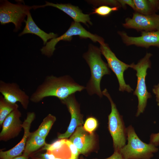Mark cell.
Masks as SVG:
<instances>
[{"label":"cell","instance_id":"26","mask_svg":"<svg viewBox=\"0 0 159 159\" xmlns=\"http://www.w3.org/2000/svg\"><path fill=\"white\" fill-rule=\"evenodd\" d=\"M118 1L121 6L125 8L126 5H127L135 11V6L133 0H118Z\"/></svg>","mask_w":159,"mask_h":159},{"label":"cell","instance_id":"24","mask_svg":"<svg viewBox=\"0 0 159 159\" xmlns=\"http://www.w3.org/2000/svg\"><path fill=\"white\" fill-rule=\"evenodd\" d=\"M67 140L61 139L54 142L52 144H49L46 143L43 149L47 150L53 151L56 150H59L62 146L66 144Z\"/></svg>","mask_w":159,"mask_h":159},{"label":"cell","instance_id":"8","mask_svg":"<svg viewBox=\"0 0 159 159\" xmlns=\"http://www.w3.org/2000/svg\"><path fill=\"white\" fill-rule=\"evenodd\" d=\"M99 48L101 54L107 61L109 67L114 72L117 78L119 85V90L131 92L133 90L130 85L126 83L123 76L124 72L130 67V64H127L118 59L107 44L104 43L100 44Z\"/></svg>","mask_w":159,"mask_h":159},{"label":"cell","instance_id":"4","mask_svg":"<svg viewBox=\"0 0 159 159\" xmlns=\"http://www.w3.org/2000/svg\"><path fill=\"white\" fill-rule=\"evenodd\" d=\"M152 54L147 53L145 57L140 59L136 64L132 63L130 64V67L136 71V76L137 82L133 95L137 96L138 100V109L136 114L138 116L145 110L148 100L151 97V95L147 90L145 83V78L148 69L151 68V62L150 59Z\"/></svg>","mask_w":159,"mask_h":159},{"label":"cell","instance_id":"11","mask_svg":"<svg viewBox=\"0 0 159 159\" xmlns=\"http://www.w3.org/2000/svg\"><path fill=\"white\" fill-rule=\"evenodd\" d=\"M118 33L126 45H134L146 48L151 46L159 48V30L142 32L140 36L136 37L129 36L123 31H119Z\"/></svg>","mask_w":159,"mask_h":159},{"label":"cell","instance_id":"1","mask_svg":"<svg viewBox=\"0 0 159 159\" xmlns=\"http://www.w3.org/2000/svg\"><path fill=\"white\" fill-rule=\"evenodd\" d=\"M85 89V86L76 82L69 75L59 77L53 75L48 76L32 93L30 100L37 102L46 97L51 96L62 100Z\"/></svg>","mask_w":159,"mask_h":159},{"label":"cell","instance_id":"15","mask_svg":"<svg viewBox=\"0 0 159 159\" xmlns=\"http://www.w3.org/2000/svg\"><path fill=\"white\" fill-rule=\"evenodd\" d=\"M21 114L18 109L12 111L5 119L0 133V139L7 140L16 136L22 127L20 120Z\"/></svg>","mask_w":159,"mask_h":159},{"label":"cell","instance_id":"21","mask_svg":"<svg viewBox=\"0 0 159 159\" xmlns=\"http://www.w3.org/2000/svg\"><path fill=\"white\" fill-rule=\"evenodd\" d=\"M56 118L51 114H48L43 120L38 129L34 132L44 139L47 135Z\"/></svg>","mask_w":159,"mask_h":159},{"label":"cell","instance_id":"14","mask_svg":"<svg viewBox=\"0 0 159 159\" xmlns=\"http://www.w3.org/2000/svg\"><path fill=\"white\" fill-rule=\"evenodd\" d=\"M35 117L34 112L27 113L26 118L22 123L21 126L23 128L24 134L21 141L15 147L7 151L0 152V158L1 159H11L21 155L24 150L26 144L30 134V129L31 125Z\"/></svg>","mask_w":159,"mask_h":159},{"label":"cell","instance_id":"23","mask_svg":"<svg viewBox=\"0 0 159 159\" xmlns=\"http://www.w3.org/2000/svg\"><path fill=\"white\" fill-rule=\"evenodd\" d=\"M98 126V122L95 118L90 117L86 120L84 125V129L90 133H93Z\"/></svg>","mask_w":159,"mask_h":159},{"label":"cell","instance_id":"3","mask_svg":"<svg viewBox=\"0 0 159 159\" xmlns=\"http://www.w3.org/2000/svg\"><path fill=\"white\" fill-rule=\"evenodd\" d=\"M126 131L127 143L120 150L124 159H150L158 151L153 144L142 141L132 125L126 128Z\"/></svg>","mask_w":159,"mask_h":159},{"label":"cell","instance_id":"9","mask_svg":"<svg viewBox=\"0 0 159 159\" xmlns=\"http://www.w3.org/2000/svg\"><path fill=\"white\" fill-rule=\"evenodd\" d=\"M123 26L128 29L138 31L148 32L159 30V14L144 15L137 12L133 13L132 18H127Z\"/></svg>","mask_w":159,"mask_h":159},{"label":"cell","instance_id":"2","mask_svg":"<svg viewBox=\"0 0 159 159\" xmlns=\"http://www.w3.org/2000/svg\"><path fill=\"white\" fill-rule=\"evenodd\" d=\"M100 48L90 44L87 51L83 57L89 66L91 77L85 89L90 95H97L100 97L103 96L100 88V82L105 75L110 74L111 71L107 64L102 59Z\"/></svg>","mask_w":159,"mask_h":159},{"label":"cell","instance_id":"22","mask_svg":"<svg viewBox=\"0 0 159 159\" xmlns=\"http://www.w3.org/2000/svg\"><path fill=\"white\" fill-rule=\"evenodd\" d=\"M120 7H110L107 5H102L93 9L90 14H96L102 16H107L113 11H117Z\"/></svg>","mask_w":159,"mask_h":159},{"label":"cell","instance_id":"29","mask_svg":"<svg viewBox=\"0 0 159 159\" xmlns=\"http://www.w3.org/2000/svg\"><path fill=\"white\" fill-rule=\"evenodd\" d=\"M94 159H99L95 158ZM104 159H124L120 152L114 151V153L110 157Z\"/></svg>","mask_w":159,"mask_h":159},{"label":"cell","instance_id":"5","mask_svg":"<svg viewBox=\"0 0 159 159\" xmlns=\"http://www.w3.org/2000/svg\"><path fill=\"white\" fill-rule=\"evenodd\" d=\"M102 92L103 95L108 99L111 104V110L108 116V128L112 138L114 151L120 152L126 145V128L122 116L120 114L107 89H105Z\"/></svg>","mask_w":159,"mask_h":159},{"label":"cell","instance_id":"12","mask_svg":"<svg viewBox=\"0 0 159 159\" xmlns=\"http://www.w3.org/2000/svg\"><path fill=\"white\" fill-rule=\"evenodd\" d=\"M0 92L8 102L13 104L18 102L24 109L27 108L29 97L16 83L6 82L0 80Z\"/></svg>","mask_w":159,"mask_h":159},{"label":"cell","instance_id":"30","mask_svg":"<svg viewBox=\"0 0 159 159\" xmlns=\"http://www.w3.org/2000/svg\"><path fill=\"white\" fill-rule=\"evenodd\" d=\"M55 158V155L52 153H47L41 154L38 159H54Z\"/></svg>","mask_w":159,"mask_h":159},{"label":"cell","instance_id":"16","mask_svg":"<svg viewBox=\"0 0 159 159\" xmlns=\"http://www.w3.org/2000/svg\"><path fill=\"white\" fill-rule=\"evenodd\" d=\"M45 2L46 4L44 5L33 6H32V8L35 9L46 6H53L63 11L71 17L74 22H82L88 26L87 23L90 25L92 24V23L90 21L89 15L83 13L77 6L72 5L69 4H54L47 1H45Z\"/></svg>","mask_w":159,"mask_h":159},{"label":"cell","instance_id":"13","mask_svg":"<svg viewBox=\"0 0 159 159\" xmlns=\"http://www.w3.org/2000/svg\"><path fill=\"white\" fill-rule=\"evenodd\" d=\"M69 140L76 146L79 154L84 155L92 150L95 141L93 133L86 131L82 125L77 127Z\"/></svg>","mask_w":159,"mask_h":159},{"label":"cell","instance_id":"28","mask_svg":"<svg viewBox=\"0 0 159 159\" xmlns=\"http://www.w3.org/2000/svg\"><path fill=\"white\" fill-rule=\"evenodd\" d=\"M152 91L155 95L157 105L159 106V83L157 85H155L153 86Z\"/></svg>","mask_w":159,"mask_h":159},{"label":"cell","instance_id":"19","mask_svg":"<svg viewBox=\"0 0 159 159\" xmlns=\"http://www.w3.org/2000/svg\"><path fill=\"white\" fill-rule=\"evenodd\" d=\"M27 140L23 155L28 156L32 153L45 145V139L34 132L30 133Z\"/></svg>","mask_w":159,"mask_h":159},{"label":"cell","instance_id":"10","mask_svg":"<svg viewBox=\"0 0 159 159\" xmlns=\"http://www.w3.org/2000/svg\"><path fill=\"white\" fill-rule=\"evenodd\" d=\"M60 100L66 106L71 116L70 122L67 130L65 133L59 134L58 137L59 139H64L70 136L77 127L83 123V121L75 94Z\"/></svg>","mask_w":159,"mask_h":159},{"label":"cell","instance_id":"6","mask_svg":"<svg viewBox=\"0 0 159 159\" xmlns=\"http://www.w3.org/2000/svg\"><path fill=\"white\" fill-rule=\"evenodd\" d=\"M74 36H78L82 38H89L94 42H98L100 44L104 43L103 38L96 34H92L86 30L80 23L72 22L68 30L60 36L52 39L47 42L45 46L40 50L42 53L49 57L53 54L55 49V46L61 40L70 41Z\"/></svg>","mask_w":159,"mask_h":159},{"label":"cell","instance_id":"31","mask_svg":"<svg viewBox=\"0 0 159 159\" xmlns=\"http://www.w3.org/2000/svg\"><path fill=\"white\" fill-rule=\"evenodd\" d=\"M11 159H28V156L23 155L21 156L15 157Z\"/></svg>","mask_w":159,"mask_h":159},{"label":"cell","instance_id":"27","mask_svg":"<svg viewBox=\"0 0 159 159\" xmlns=\"http://www.w3.org/2000/svg\"><path fill=\"white\" fill-rule=\"evenodd\" d=\"M150 143L153 144L156 147L159 145V132L157 133L151 134Z\"/></svg>","mask_w":159,"mask_h":159},{"label":"cell","instance_id":"17","mask_svg":"<svg viewBox=\"0 0 159 159\" xmlns=\"http://www.w3.org/2000/svg\"><path fill=\"white\" fill-rule=\"evenodd\" d=\"M24 22L25 26L22 32L19 34V36L28 33L35 34L41 38L45 45L48 40L56 38L58 35L53 32L47 33L40 29L33 21L30 12L27 14L26 20H25Z\"/></svg>","mask_w":159,"mask_h":159},{"label":"cell","instance_id":"32","mask_svg":"<svg viewBox=\"0 0 159 159\" xmlns=\"http://www.w3.org/2000/svg\"><path fill=\"white\" fill-rule=\"evenodd\" d=\"M80 159H84V158H83V157H81L80 158Z\"/></svg>","mask_w":159,"mask_h":159},{"label":"cell","instance_id":"20","mask_svg":"<svg viewBox=\"0 0 159 159\" xmlns=\"http://www.w3.org/2000/svg\"><path fill=\"white\" fill-rule=\"evenodd\" d=\"M18 105L6 101L2 95L0 96V124L1 125L6 117L12 111L18 109Z\"/></svg>","mask_w":159,"mask_h":159},{"label":"cell","instance_id":"7","mask_svg":"<svg viewBox=\"0 0 159 159\" xmlns=\"http://www.w3.org/2000/svg\"><path fill=\"white\" fill-rule=\"evenodd\" d=\"M32 6L24 4H14L6 0H1L0 5V21L1 24L12 23L15 25L14 31L16 32L20 29L21 23L24 22Z\"/></svg>","mask_w":159,"mask_h":159},{"label":"cell","instance_id":"25","mask_svg":"<svg viewBox=\"0 0 159 159\" xmlns=\"http://www.w3.org/2000/svg\"><path fill=\"white\" fill-rule=\"evenodd\" d=\"M66 144L69 147L72 155V159H78L79 153L76 146L69 140H67Z\"/></svg>","mask_w":159,"mask_h":159},{"label":"cell","instance_id":"18","mask_svg":"<svg viewBox=\"0 0 159 159\" xmlns=\"http://www.w3.org/2000/svg\"><path fill=\"white\" fill-rule=\"evenodd\" d=\"M136 12L147 15L155 14L159 9V0H133Z\"/></svg>","mask_w":159,"mask_h":159}]
</instances>
